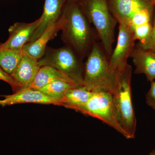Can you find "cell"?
Wrapping results in <instances>:
<instances>
[{
  "mask_svg": "<svg viewBox=\"0 0 155 155\" xmlns=\"http://www.w3.org/2000/svg\"><path fill=\"white\" fill-rule=\"evenodd\" d=\"M151 8H147L138 11L130 19L129 24L133 28L137 26L144 25L150 22Z\"/></svg>",
  "mask_w": 155,
  "mask_h": 155,
  "instance_id": "19",
  "label": "cell"
},
{
  "mask_svg": "<svg viewBox=\"0 0 155 155\" xmlns=\"http://www.w3.org/2000/svg\"><path fill=\"white\" fill-rule=\"evenodd\" d=\"M69 0H45L40 23L29 42L35 41L47 28L61 19Z\"/></svg>",
  "mask_w": 155,
  "mask_h": 155,
  "instance_id": "11",
  "label": "cell"
},
{
  "mask_svg": "<svg viewBox=\"0 0 155 155\" xmlns=\"http://www.w3.org/2000/svg\"><path fill=\"white\" fill-rule=\"evenodd\" d=\"M153 51H154V52L155 53V49H154V50H153Z\"/></svg>",
  "mask_w": 155,
  "mask_h": 155,
  "instance_id": "27",
  "label": "cell"
},
{
  "mask_svg": "<svg viewBox=\"0 0 155 155\" xmlns=\"http://www.w3.org/2000/svg\"><path fill=\"white\" fill-rule=\"evenodd\" d=\"M119 24L117 44L109 59L111 68L116 72L128 64L127 59L134 49L136 41L133 29L129 23Z\"/></svg>",
  "mask_w": 155,
  "mask_h": 155,
  "instance_id": "7",
  "label": "cell"
},
{
  "mask_svg": "<svg viewBox=\"0 0 155 155\" xmlns=\"http://www.w3.org/2000/svg\"><path fill=\"white\" fill-rule=\"evenodd\" d=\"M130 57L135 66L136 74H144L150 82L155 80V53L153 51L137 47L134 48Z\"/></svg>",
  "mask_w": 155,
  "mask_h": 155,
  "instance_id": "14",
  "label": "cell"
},
{
  "mask_svg": "<svg viewBox=\"0 0 155 155\" xmlns=\"http://www.w3.org/2000/svg\"><path fill=\"white\" fill-rule=\"evenodd\" d=\"M153 5L155 4V0H149Z\"/></svg>",
  "mask_w": 155,
  "mask_h": 155,
  "instance_id": "25",
  "label": "cell"
},
{
  "mask_svg": "<svg viewBox=\"0 0 155 155\" xmlns=\"http://www.w3.org/2000/svg\"><path fill=\"white\" fill-rule=\"evenodd\" d=\"M152 31L149 38L144 43L139 44L137 46L145 50H149L153 51L155 49V16L154 22L152 25Z\"/></svg>",
  "mask_w": 155,
  "mask_h": 155,
  "instance_id": "21",
  "label": "cell"
},
{
  "mask_svg": "<svg viewBox=\"0 0 155 155\" xmlns=\"http://www.w3.org/2000/svg\"><path fill=\"white\" fill-rule=\"evenodd\" d=\"M88 101L74 110L100 119L128 139L127 134L119 125L114 113L112 94L103 90L94 91Z\"/></svg>",
  "mask_w": 155,
  "mask_h": 155,
  "instance_id": "6",
  "label": "cell"
},
{
  "mask_svg": "<svg viewBox=\"0 0 155 155\" xmlns=\"http://www.w3.org/2000/svg\"><path fill=\"white\" fill-rule=\"evenodd\" d=\"M78 86L74 82L59 81L49 84L38 90L50 97L61 101L69 90Z\"/></svg>",
  "mask_w": 155,
  "mask_h": 155,
  "instance_id": "18",
  "label": "cell"
},
{
  "mask_svg": "<svg viewBox=\"0 0 155 155\" xmlns=\"http://www.w3.org/2000/svg\"><path fill=\"white\" fill-rule=\"evenodd\" d=\"M79 3L89 21L94 26L110 59L113 51L114 31L117 22L111 14L107 0H82Z\"/></svg>",
  "mask_w": 155,
  "mask_h": 155,
  "instance_id": "4",
  "label": "cell"
},
{
  "mask_svg": "<svg viewBox=\"0 0 155 155\" xmlns=\"http://www.w3.org/2000/svg\"><path fill=\"white\" fill-rule=\"evenodd\" d=\"M93 93V91L88 90L83 86L70 89L61 99V106L74 110L75 108L86 104Z\"/></svg>",
  "mask_w": 155,
  "mask_h": 155,
  "instance_id": "16",
  "label": "cell"
},
{
  "mask_svg": "<svg viewBox=\"0 0 155 155\" xmlns=\"http://www.w3.org/2000/svg\"><path fill=\"white\" fill-rule=\"evenodd\" d=\"M111 14L118 23H129L130 19L138 11L152 8L149 0H107Z\"/></svg>",
  "mask_w": 155,
  "mask_h": 155,
  "instance_id": "9",
  "label": "cell"
},
{
  "mask_svg": "<svg viewBox=\"0 0 155 155\" xmlns=\"http://www.w3.org/2000/svg\"><path fill=\"white\" fill-rule=\"evenodd\" d=\"M82 61L66 45L58 48H47L44 55L38 60L40 67H54L80 86H83L84 65Z\"/></svg>",
  "mask_w": 155,
  "mask_h": 155,
  "instance_id": "5",
  "label": "cell"
},
{
  "mask_svg": "<svg viewBox=\"0 0 155 155\" xmlns=\"http://www.w3.org/2000/svg\"><path fill=\"white\" fill-rule=\"evenodd\" d=\"M40 23V19L31 23L16 22L9 28L8 38L0 43V47L22 49L28 43Z\"/></svg>",
  "mask_w": 155,
  "mask_h": 155,
  "instance_id": "10",
  "label": "cell"
},
{
  "mask_svg": "<svg viewBox=\"0 0 155 155\" xmlns=\"http://www.w3.org/2000/svg\"><path fill=\"white\" fill-rule=\"evenodd\" d=\"M59 81L74 82L67 75L55 68L50 66H42L39 69L33 82L28 88L38 90L49 84Z\"/></svg>",
  "mask_w": 155,
  "mask_h": 155,
  "instance_id": "15",
  "label": "cell"
},
{
  "mask_svg": "<svg viewBox=\"0 0 155 155\" xmlns=\"http://www.w3.org/2000/svg\"><path fill=\"white\" fill-rule=\"evenodd\" d=\"M152 25L150 22L132 28L135 40H138L140 41L139 44L144 43L150 37L152 31Z\"/></svg>",
  "mask_w": 155,
  "mask_h": 155,
  "instance_id": "20",
  "label": "cell"
},
{
  "mask_svg": "<svg viewBox=\"0 0 155 155\" xmlns=\"http://www.w3.org/2000/svg\"><path fill=\"white\" fill-rule=\"evenodd\" d=\"M117 72L111 68L109 58L101 43L95 42L84 65L83 86L88 90H103L113 94Z\"/></svg>",
  "mask_w": 155,
  "mask_h": 155,
  "instance_id": "2",
  "label": "cell"
},
{
  "mask_svg": "<svg viewBox=\"0 0 155 155\" xmlns=\"http://www.w3.org/2000/svg\"><path fill=\"white\" fill-rule=\"evenodd\" d=\"M64 24L61 39L83 60L95 42V37L86 15L79 3L69 0L63 14Z\"/></svg>",
  "mask_w": 155,
  "mask_h": 155,
  "instance_id": "1",
  "label": "cell"
},
{
  "mask_svg": "<svg viewBox=\"0 0 155 155\" xmlns=\"http://www.w3.org/2000/svg\"><path fill=\"white\" fill-rule=\"evenodd\" d=\"M147 155H155V150H153V151H152L150 152Z\"/></svg>",
  "mask_w": 155,
  "mask_h": 155,
  "instance_id": "24",
  "label": "cell"
},
{
  "mask_svg": "<svg viewBox=\"0 0 155 155\" xmlns=\"http://www.w3.org/2000/svg\"><path fill=\"white\" fill-rule=\"evenodd\" d=\"M72 1H74V2H76L78 3H80L81 2L82 0H72Z\"/></svg>",
  "mask_w": 155,
  "mask_h": 155,
  "instance_id": "26",
  "label": "cell"
},
{
  "mask_svg": "<svg viewBox=\"0 0 155 155\" xmlns=\"http://www.w3.org/2000/svg\"><path fill=\"white\" fill-rule=\"evenodd\" d=\"M132 67L127 64L117 72L115 91L112 94L113 104L116 119L128 136L135 137L137 120L131 95Z\"/></svg>",
  "mask_w": 155,
  "mask_h": 155,
  "instance_id": "3",
  "label": "cell"
},
{
  "mask_svg": "<svg viewBox=\"0 0 155 155\" xmlns=\"http://www.w3.org/2000/svg\"><path fill=\"white\" fill-rule=\"evenodd\" d=\"M64 24V17L62 15L58 22L47 28L38 38L25 45L22 48L23 51L38 60L41 58L44 55L48 42L62 30Z\"/></svg>",
  "mask_w": 155,
  "mask_h": 155,
  "instance_id": "13",
  "label": "cell"
},
{
  "mask_svg": "<svg viewBox=\"0 0 155 155\" xmlns=\"http://www.w3.org/2000/svg\"><path fill=\"white\" fill-rule=\"evenodd\" d=\"M24 54L23 49L0 47V67L11 75Z\"/></svg>",
  "mask_w": 155,
  "mask_h": 155,
  "instance_id": "17",
  "label": "cell"
},
{
  "mask_svg": "<svg viewBox=\"0 0 155 155\" xmlns=\"http://www.w3.org/2000/svg\"><path fill=\"white\" fill-rule=\"evenodd\" d=\"M40 68L38 60L24 52L19 64L11 75L20 89L28 88L36 77Z\"/></svg>",
  "mask_w": 155,
  "mask_h": 155,
  "instance_id": "12",
  "label": "cell"
},
{
  "mask_svg": "<svg viewBox=\"0 0 155 155\" xmlns=\"http://www.w3.org/2000/svg\"><path fill=\"white\" fill-rule=\"evenodd\" d=\"M0 80H2L9 84L13 90L15 91L16 92L20 89L19 85L14 80V78L11 77V75L4 71L1 67H0Z\"/></svg>",
  "mask_w": 155,
  "mask_h": 155,
  "instance_id": "23",
  "label": "cell"
},
{
  "mask_svg": "<svg viewBox=\"0 0 155 155\" xmlns=\"http://www.w3.org/2000/svg\"><path fill=\"white\" fill-rule=\"evenodd\" d=\"M0 99V107L22 104H37L61 106V101L45 95L38 90L30 88L21 89L13 94L3 96Z\"/></svg>",
  "mask_w": 155,
  "mask_h": 155,
  "instance_id": "8",
  "label": "cell"
},
{
  "mask_svg": "<svg viewBox=\"0 0 155 155\" xmlns=\"http://www.w3.org/2000/svg\"><path fill=\"white\" fill-rule=\"evenodd\" d=\"M146 102L147 105L155 110V81L150 82V87L146 94Z\"/></svg>",
  "mask_w": 155,
  "mask_h": 155,
  "instance_id": "22",
  "label": "cell"
}]
</instances>
